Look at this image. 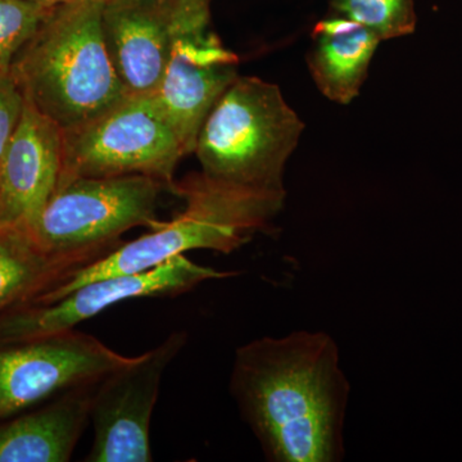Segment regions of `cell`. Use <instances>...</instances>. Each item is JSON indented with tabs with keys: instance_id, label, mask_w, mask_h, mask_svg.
<instances>
[{
	"instance_id": "obj_8",
	"label": "cell",
	"mask_w": 462,
	"mask_h": 462,
	"mask_svg": "<svg viewBox=\"0 0 462 462\" xmlns=\"http://www.w3.org/2000/svg\"><path fill=\"white\" fill-rule=\"evenodd\" d=\"M234 275L236 273L200 266L185 254H179L147 272L98 279L80 285L54 302L26 306L2 316L0 345L65 333L124 300L181 296L207 281Z\"/></svg>"
},
{
	"instance_id": "obj_18",
	"label": "cell",
	"mask_w": 462,
	"mask_h": 462,
	"mask_svg": "<svg viewBox=\"0 0 462 462\" xmlns=\"http://www.w3.org/2000/svg\"><path fill=\"white\" fill-rule=\"evenodd\" d=\"M25 103V96L12 72L0 69V157L23 117Z\"/></svg>"
},
{
	"instance_id": "obj_19",
	"label": "cell",
	"mask_w": 462,
	"mask_h": 462,
	"mask_svg": "<svg viewBox=\"0 0 462 462\" xmlns=\"http://www.w3.org/2000/svg\"><path fill=\"white\" fill-rule=\"evenodd\" d=\"M30 2L39 3V5H48V7H56V5H65V3L74 2V0H30Z\"/></svg>"
},
{
	"instance_id": "obj_14",
	"label": "cell",
	"mask_w": 462,
	"mask_h": 462,
	"mask_svg": "<svg viewBox=\"0 0 462 462\" xmlns=\"http://www.w3.org/2000/svg\"><path fill=\"white\" fill-rule=\"evenodd\" d=\"M98 254H53L27 227L0 226V318L32 306Z\"/></svg>"
},
{
	"instance_id": "obj_11",
	"label": "cell",
	"mask_w": 462,
	"mask_h": 462,
	"mask_svg": "<svg viewBox=\"0 0 462 462\" xmlns=\"http://www.w3.org/2000/svg\"><path fill=\"white\" fill-rule=\"evenodd\" d=\"M238 56L209 30V23L176 39L165 75L151 97L178 136L185 156L194 153L200 127L238 78Z\"/></svg>"
},
{
	"instance_id": "obj_1",
	"label": "cell",
	"mask_w": 462,
	"mask_h": 462,
	"mask_svg": "<svg viewBox=\"0 0 462 462\" xmlns=\"http://www.w3.org/2000/svg\"><path fill=\"white\" fill-rule=\"evenodd\" d=\"M230 391L267 460L336 462L345 456L351 387L329 334L294 331L239 346Z\"/></svg>"
},
{
	"instance_id": "obj_16",
	"label": "cell",
	"mask_w": 462,
	"mask_h": 462,
	"mask_svg": "<svg viewBox=\"0 0 462 462\" xmlns=\"http://www.w3.org/2000/svg\"><path fill=\"white\" fill-rule=\"evenodd\" d=\"M333 16L348 18L372 30L380 41L415 32V0H328Z\"/></svg>"
},
{
	"instance_id": "obj_7",
	"label": "cell",
	"mask_w": 462,
	"mask_h": 462,
	"mask_svg": "<svg viewBox=\"0 0 462 462\" xmlns=\"http://www.w3.org/2000/svg\"><path fill=\"white\" fill-rule=\"evenodd\" d=\"M133 358L75 329L0 345V422L67 389L99 382Z\"/></svg>"
},
{
	"instance_id": "obj_15",
	"label": "cell",
	"mask_w": 462,
	"mask_h": 462,
	"mask_svg": "<svg viewBox=\"0 0 462 462\" xmlns=\"http://www.w3.org/2000/svg\"><path fill=\"white\" fill-rule=\"evenodd\" d=\"M380 39L348 18L329 16L316 23L307 66L325 98L349 105L360 94Z\"/></svg>"
},
{
	"instance_id": "obj_10",
	"label": "cell",
	"mask_w": 462,
	"mask_h": 462,
	"mask_svg": "<svg viewBox=\"0 0 462 462\" xmlns=\"http://www.w3.org/2000/svg\"><path fill=\"white\" fill-rule=\"evenodd\" d=\"M207 23L208 0L105 2L102 25L106 45L127 93H153L165 75L176 39Z\"/></svg>"
},
{
	"instance_id": "obj_4",
	"label": "cell",
	"mask_w": 462,
	"mask_h": 462,
	"mask_svg": "<svg viewBox=\"0 0 462 462\" xmlns=\"http://www.w3.org/2000/svg\"><path fill=\"white\" fill-rule=\"evenodd\" d=\"M303 130L278 85L238 76L207 116L194 153L214 180L287 194L282 175Z\"/></svg>"
},
{
	"instance_id": "obj_6",
	"label": "cell",
	"mask_w": 462,
	"mask_h": 462,
	"mask_svg": "<svg viewBox=\"0 0 462 462\" xmlns=\"http://www.w3.org/2000/svg\"><path fill=\"white\" fill-rule=\"evenodd\" d=\"M184 157L178 136L151 94H129L87 123L62 130L60 181L143 175L171 190L176 167Z\"/></svg>"
},
{
	"instance_id": "obj_5",
	"label": "cell",
	"mask_w": 462,
	"mask_h": 462,
	"mask_svg": "<svg viewBox=\"0 0 462 462\" xmlns=\"http://www.w3.org/2000/svg\"><path fill=\"white\" fill-rule=\"evenodd\" d=\"M165 190L143 175L60 180L30 230L53 254H106L127 230L160 223L156 209Z\"/></svg>"
},
{
	"instance_id": "obj_13",
	"label": "cell",
	"mask_w": 462,
	"mask_h": 462,
	"mask_svg": "<svg viewBox=\"0 0 462 462\" xmlns=\"http://www.w3.org/2000/svg\"><path fill=\"white\" fill-rule=\"evenodd\" d=\"M99 382L67 389L44 406L0 422V462L71 460Z\"/></svg>"
},
{
	"instance_id": "obj_2",
	"label": "cell",
	"mask_w": 462,
	"mask_h": 462,
	"mask_svg": "<svg viewBox=\"0 0 462 462\" xmlns=\"http://www.w3.org/2000/svg\"><path fill=\"white\" fill-rule=\"evenodd\" d=\"M171 190L185 202L171 220L160 221L144 236L121 243L105 256L76 270L33 305L54 302L98 279L147 272L194 249L231 254L269 227L287 196L214 180L203 172L175 181Z\"/></svg>"
},
{
	"instance_id": "obj_20",
	"label": "cell",
	"mask_w": 462,
	"mask_h": 462,
	"mask_svg": "<svg viewBox=\"0 0 462 462\" xmlns=\"http://www.w3.org/2000/svg\"><path fill=\"white\" fill-rule=\"evenodd\" d=\"M103 2H108V0H103Z\"/></svg>"
},
{
	"instance_id": "obj_12",
	"label": "cell",
	"mask_w": 462,
	"mask_h": 462,
	"mask_svg": "<svg viewBox=\"0 0 462 462\" xmlns=\"http://www.w3.org/2000/svg\"><path fill=\"white\" fill-rule=\"evenodd\" d=\"M62 172V129L29 102L0 157V226L32 229Z\"/></svg>"
},
{
	"instance_id": "obj_9",
	"label": "cell",
	"mask_w": 462,
	"mask_h": 462,
	"mask_svg": "<svg viewBox=\"0 0 462 462\" xmlns=\"http://www.w3.org/2000/svg\"><path fill=\"white\" fill-rule=\"evenodd\" d=\"M173 331L161 345L100 380L91 403L94 440L88 462H151L152 415L167 367L187 345Z\"/></svg>"
},
{
	"instance_id": "obj_3",
	"label": "cell",
	"mask_w": 462,
	"mask_h": 462,
	"mask_svg": "<svg viewBox=\"0 0 462 462\" xmlns=\"http://www.w3.org/2000/svg\"><path fill=\"white\" fill-rule=\"evenodd\" d=\"M103 5L74 0L51 8L12 63L27 102L62 130L129 96L106 45Z\"/></svg>"
},
{
	"instance_id": "obj_17",
	"label": "cell",
	"mask_w": 462,
	"mask_h": 462,
	"mask_svg": "<svg viewBox=\"0 0 462 462\" xmlns=\"http://www.w3.org/2000/svg\"><path fill=\"white\" fill-rule=\"evenodd\" d=\"M53 7L30 0H0V69L11 71L18 51Z\"/></svg>"
}]
</instances>
